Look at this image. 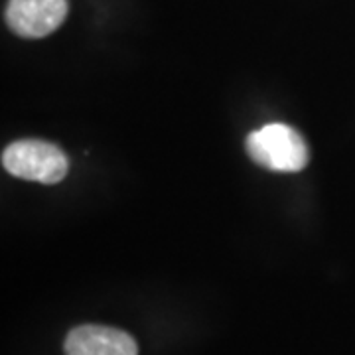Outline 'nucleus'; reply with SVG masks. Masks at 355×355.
Returning <instances> with one entry per match:
<instances>
[{
    "label": "nucleus",
    "mask_w": 355,
    "mask_h": 355,
    "mask_svg": "<svg viewBox=\"0 0 355 355\" xmlns=\"http://www.w3.org/2000/svg\"><path fill=\"white\" fill-rule=\"evenodd\" d=\"M247 153L254 164L272 172H300L308 166L306 140L288 125H266L247 137Z\"/></svg>",
    "instance_id": "f257e3e1"
},
{
    "label": "nucleus",
    "mask_w": 355,
    "mask_h": 355,
    "mask_svg": "<svg viewBox=\"0 0 355 355\" xmlns=\"http://www.w3.org/2000/svg\"><path fill=\"white\" fill-rule=\"evenodd\" d=\"M2 166L8 174L40 184H58L69 170L65 153L46 140L26 139L12 142L2 153Z\"/></svg>",
    "instance_id": "f03ea898"
},
{
    "label": "nucleus",
    "mask_w": 355,
    "mask_h": 355,
    "mask_svg": "<svg viewBox=\"0 0 355 355\" xmlns=\"http://www.w3.org/2000/svg\"><path fill=\"white\" fill-rule=\"evenodd\" d=\"M67 0H8L6 24L20 38H44L64 24Z\"/></svg>",
    "instance_id": "7ed1b4c3"
},
{
    "label": "nucleus",
    "mask_w": 355,
    "mask_h": 355,
    "mask_svg": "<svg viewBox=\"0 0 355 355\" xmlns=\"http://www.w3.org/2000/svg\"><path fill=\"white\" fill-rule=\"evenodd\" d=\"M65 355H139L127 331L107 326H79L65 338Z\"/></svg>",
    "instance_id": "20e7f679"
}]
</instances>
